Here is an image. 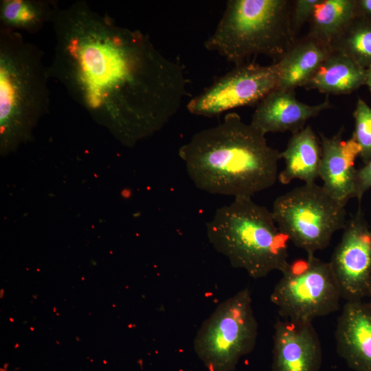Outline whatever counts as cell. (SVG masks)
<instances>
[{"label":"cell","mask_w":371,"mask_h":371,"mask_svg":"<svg viewBox=\"0 0 371 371\" xmlns=\"http://www.w3.org/2000/svg\"><path fill=\"white\" fill-rule=\"evenodd\" d=\"M331 106L328 98L322 103L310 105L298 100L294 91L276 88L257 104L250 124L265 135L294 133L302 129L309 119Z\"/></svg>","instance_id":"obj_12"},{"label":"cell","mask_w":371,"mask_h":371,"mask_svg":"<svg viewBox=\"0 0 371 371\" xmlns=\"http://www.w3.org/2000/svg\"><path fill=\"white\" fill-rule=\"evenodd\" d=\"M356 15L371 21V0H356Z\"/></svg>","instance_id":"obj_24"},{"label":"cell","mask_w":371,"mask_h":371,"mask_svg":"<svg viewBox=\"0 0 371 371\" xmlns=\"http://www.w3.org/2000/svg\"><path fill=\"white\" fill-rule=\"evenodd\" d=\"M330 52L329 46L308 34L297 39L277 63L278 88L295 91L304 87Z\"/></svg>","instance_id":"obj_15"},{"label":"cell","mask_w":371,"mask_h":371,"mask_svg":"<svg viewBox=\"0 0 371 371\" xmlns=\"http://www.w3.org/2000/svg\"><path fill=\"white\" fill-rule=\"evenodd\" d=\"M281 157L284 161L278 178L281 183L288 184L294 179L315 183L319 178L322 146L311 126L292 133Z\"/></svg>","instance_id":"obj_16"},{"label":"cell","mask_w":371,"mask_h":371,"mask_svg":"<svg viewBox=\"0 0 371 371\" xmlns=\"http://www.w3.org/2000/svg\"><path fill=\"white\" fill-rule=\"evenodd\" d=\"M330 47L364 69L371 67V21L356 15Z\"/></svg>","instance_id":"obj_20"},{"label":"cell","mask_w":371,"mask_h":371,"mask_svg":"<svg viewBox=\"0 0 371 371\" xmlns=\"http://www.w3.org/2000/svg\"><path fill=\"white\" fill-rule=\"evenodd\" d=\"M345 204L315 183H304L278 196L271 214L279 230L307 255L326 248L346 224Z\"/></svg>","instance_id":"obj_6"},{"label":"cell","mask_w":371,"mask_h":371,"mask_svg":"<svg viewBox=\"0 0 371 371\" xmlns=\"http://www.w3.org/2000/svg\"><path fill=\"white\" fill-rule=\"evenodd\" d=\"M371 188V158L357 169L355 197L360 203L363 194Z\"/></svg>","instance_id":"obj_23"},{"label":"cell","mask_w":371,"mask_h":371,"mask_svg":"<svg viewBox=\"0 0 371 371\" xmlns=\"http://www.w3.org/2000/svg\"><path fill=\"white\" fill-rule=\"evenodd\" d=\"M207 236L213 247L234 268L254 278L283 271L289 265L288 242L271 214L252 197L234 198L217 209L206 224Z\"/></svg>","instance_id":"obj_4"},{"label":"cell","mask_w":371,"mask_h":371,"mask_svg":"<svg viewBox=\"0 0 371 371\" xmlns=\"http://www.w3.org/2000/svg\"><path fill=\"white\" fill-rule=\"evenodd\" d=\"M57 6L56 1L48 0H1L0 26L36 33L52 22Z\"/></svg>","instance_id":"obj_18"},{"label":"cell","mask_w":371,"mask_h":371,"mask_svg":"<svg viewBox=\"0 0 371 371\" xmlns=\"http://www.w3.org/2000/svg\"><path fill=\"white\" fill-rule=\"evenodd\" d=\"M258 323L249 289L221 302L199 329L194 351L209 371H232L254 348Z\"/></svg>","instance_id":"obj_7"},{"label":"cell","mask_w":371,"mask_h":371,"mask_svg":"<svg viewBox=\"0 0 371 371\" xmlns=\"http://www.w3.org/2000/svg\"><path fill=\"white\" fill-rule=\"evenodd\" d=\"M366 69L331 50L304 87L326 94H348L365 85Z\"/></svg>","instance_id":"obj_17"},{"label":"cell","mask_w":371,"mask_h":371,"mask_svg":"<svg viewBox=\"0 0 371 371\" xmlns=\"http://www.w3.org/2000/svg\"><path fill=\"white\" fill-rule=\"evenodd\" d=\"M50 77L124 145L162 129L186 94L181 66L149 37L117 25L107 14L76 1L54 10Z\"/></svg>","instance_id":"obj_1"},{"label":"cell","mask_w":371,"mask_h":371,"mask_svg":"<svg viewBox=\"0 0 371 371\" xmlns=\"http://www.w3.org/2000/svg\"><path fill=\"white\" fill-rule=\"evenodd\" d=\"M277 63L260 65L245 63L236 67L192 98L188 111L195 115L212 117L231 109L258 104L278 88Z\"/></svg>","instance_id":"obj_9"},{"label":"cell","mask_w":371,"mask_h":371,"mask_svg":"<svg viewBox=\"0 0 371 371\" xmlns=\"http://www.w3.org/2000/svg\"><path fill=\"white\" fill-rule=\"evenodd\" d=\"M187 173L199 189L213 194L252 197L278 178L281 152L265 134L236 113L195 133L179 150Z\"/></svg>","instance_id":"obj_2"},{"label":"cell","mask_w":371,"mask_h":371,"mask_svg":"<svg viewBox=\"0 0 371 371\" xmlns=\"http://www.w3.org/2000/svg\"><path fill=\"white\" fill-rule=\"evenodd\" d=\"M353 116L355 131L352 137L358 144L359 157L365 164L371 158V108L359 98Z\"/></svg>","instance_id":"obj_21"},{"label":"cell","mask_w":371,"mask_h":371,"mask_svg":"<svg viewBox=\"0 0 371 371\" xmlns=\"http://www.w3.org/2000/svg\"><path fill=\"white\" fill-rule=\"evenodd\" d=\"M49 69L42 51L21 32L0 26V146L2 153L29 140L49 105Z\"/></svg>","instance_id":"obj_3"},{"label":"cell","mask_w":371,"mask_h":371,"mask_svg":"<svg viewBox=\"0 0 371 371\" xmlns=\"http://www.w3.org/2000/svg\"><path fill=\"white\" fill-rule=\"evenodd\" d=\"M282 273L270 295L282 319L312 322L339 309L342 295L329 262L307 255Z\"/></svg>","instance_id":"obj_8"},{"label":"cell","mask_w":371,"mask_h":371,"mask_svg":"<svg viewBox=\"0 0 371 371\" xmlns=\"http://www.w3.org/2000/svg\"><path fill=\"white\" fill-rule=\"evenodd\" d=\"M365 85H366L371 91V67L366 69Z\"/></svg>","instance_id":"obj_25"},{"label":"cell","mask_w":371,"mask_h":371,"mask_svg":"<svg viewBox=\"0 0 371 371\" xmlns=\"http://www.w3.org/2000/svg\"><path fill=\"white\" fill-rule=\"evenodd\" d=\"M356 16V0H320L308 21V35L328 46Z\"/></svg>","instance_id":"obj_19"},{"label":"cell","mask_w":371,"mask_h":371,"mask_svg":"<svg viewBox=\"0 0 371 371\" xmlns=\"http://www.w3.org/2000/svg\"><path fill=\"white\" fill-rule=\"evenodd\" d=\"M343 229L329 262L342 298L363 300L371 297V227L360 207Z\"/></svg>","instance_id":"obj_10"},{"label":"cell","mask_w":371,"mask_h":371,"mask_svg":"<svg viewBox=\"0 0 371 371\" xmlns=\"http://www.w3.org/2000/svg\"><path fill=\"white\" fill-rule=\"evenodd\" d=\"M339 356L355 371H371V301H346L335 330Z\"/></svg>","instance_id":"obj_14"},{"label":"cell","mask_w":371,"mask_h":371,"mask_svg":"<svg viewBox=\"0 0 371 371\" xmlns=\"http://www.w3.org/2000/svg\"><path fill=\"white\" fill-rule=\"evenodd\" d=\"M273 341L272 371H319L322 350L312 322L279 319Z\"/></svg>","instance_id":"obj_11"},{"label":"cell","mask_w":371,"mask_h":371,"mask_svg":"<svg viewBox=\"0 0 371 371\" xmlns=\"http://www.w3.org/2000/svg\"><path fill=\"white\" fill-rule=\"evenodd\" d=\"M293 1L229 0L205 47L236 65L256 55L278 63L297 40L291 25Z\"/></svg>","instance_id":"obj_5"},{"label":"cell","mask_w":371,"mask_h":371,"mask_svg":"<svg viewBox=\"0 0 371 371\" xmlns=\"http://www.w3.org/2000/svg\"><path fill=\"white\" fill-rule=\"evenodd\" d=\"M342 134V128L330 137L319 134L322 159L319 178L328 194L346 205L355 197L357 169L354 161L359 156L360 148L352 137L343 140Z\"/></svg>","instance_id":"obj_13"},{"label":"cell","mask_w":371,"mask_h":371,"mask_svg":"<svg viewBox=\"0 0 371 371\" xmlns=\"http://www.w3.org/2000/svg\"><path fill=\"white\" fill-rule=\"evenodd\" d=\"M320 0H295L292 1L291 25L296 36L304 23L308 22L316 5Z\"/></svg>","instance_id":"obj_22"}]
</instances>
